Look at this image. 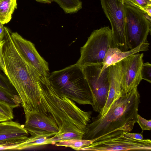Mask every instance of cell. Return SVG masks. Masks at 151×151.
<instances>
[{
	"instance_id": "1",
	"label": "cell",
	"mask_w": 151,
	"mask_h": 151,
	"mask_svg": "<svg viewBox=\"0 0 151 151\" xmlns=\"http://www.w3.org/2000/svg\"><path fill=\"white\" fill-rule=\"evenodd\" d=\"M2 54L5 74L20 98L22 106L26 105L47 78L40 73L24 58L15 46L11 30L4 27Z\"/></svg>"
},
{
	"instance_id": "2",
	"label": "cell",
	"mask_w": 151,
	"mask_h": 151,
	"mask_svg": "<svg viewBox=\"0 0 151 151\" xmlns=\"http://www.w3.org/2000/svg\"><path fill=\"white\" fill-rule=\"evenodd\" d=\"M140 98L137 88L128 93L123 94L105 114L92 118L82 139L92 141L117 129L129 133L137 122Z\"/></svg>"
},
{
	"instance_id": "3",
	"label": "cell",
	"mask_w": 151,
	"mask_h": 151,
	"mask_svg": "<svg viewBox=\"0 0 151 151\" xmlns=\"http://www.w3.org/2000/svg\"><path fill=\"white\" fill-rule=\"evenodd\" d=\"M47 79L61 96L80 104H93L92 95L82 68L76 64L52 72Z\"/></svg>"
},
{
	"instance_id": "4",
	"label": "cell",
	"mask_w": 151,
	"mask_h": 151,
	"mask_svg": "<svg viewBox=\"0 0 151 151\" xmlns=\"http://www.w3.org/2000/svg\"><path fill=\"white\" fill-rule=\"evenodd\" d=\"M112 47L111 30L109 26L93 30L81 48V56L76 64L81 67L103 64L105 55Z\"/></svg>"
},
{
	"instance_id": "5",
	"label": "cell",
	"mask_w": 151,
	"mask_h": 151,
	"mask_svg": "<svg viewBox=\"0 0 151 151\" xmlns=\"http://www.w3.org/2000/svg\"><path fill=\"white\" fill-rule=\"evenodd\" d=\"M89 146L81 150L150 151L151 141L150 139L139 140L126 136L122 130L117 129L105 134L92 140Z\"/></svg>"
},
{
	"instance_id": "6",
	"label": "cell",
	"mask_w": 151,
	"mask_h": 151,
	"mask_svg": "<svg viewBox=\"0 0 151 151\" xmlns=\"http://www.w3.org/2000/svg\"><path fill=\"white\" fill-rule=\"evenodd\" d=\"M126 31L129 49L147 42L151 30V16L137 7L124 2Z\"/></svg>"
},
{
	"instance_id": "7",
	"label": "cell",
	"mask_w": 151,
	"mask_h": 151,
	"mask_svg": "<svg viewBox=\"0 0 151 151\" xmlns=\"http://www.w3.org/2000/svg\"><path fill=\"white\" fill-rule=\"evenodd\" d=\"M102 8L111 27L112 47L122 51L129 49L124 20L123 0H100Z\"/></svg>"
},
{
	"instance_id": "8",
	"label": "cell",
	"mask_w": 151,
	"mask_h": 151,
	"mask_svg": "<svg viewBox=\"0 0 151 151\" xmlns=\"http://www.w3.org/2000/svg\"><path fill=\"white\" fill-rule=\"evenodd\" d=\"M102 66V64L82 68L92 95L91 106L93 110L99 114L106 104L109 88V67L101 70Z\"/></svg>"
},
{
	"instance_id": "9",
	"label": "cell",
	"mask_w": 151,
	"mask_h": 151,
	"mask_svg": "<svg viewBox=\"0 0 151 151\" xmlns=\"http://www.w3.org/2000/svg\"><path fill=\"white\" fill-rule=\"evenodd\" d=\"M11 36L15 47L25 60L39 73L47 78L50 74L48 64L39 54L34 44L17 32L11 31Z\"/></svg>"
},
{
	"instance_id": "10",
	"label": "cell",
	"mask_w": 151,
	"mask_h": 151,
	"mask_svg": "<svg viewBox=\"0 0 151 151\" xmlns=\"http://www.w3.org/2000/svg\"><path fill=\"white\" fill-rule=\"evenodd\" d=\"M144 54L136 53L124 59L122 64V87L124 93H128L137 86L142 80L141 71Z\"/></svg>"
},
{
	"instance_id": "11",
	"label": "cell",
	"mask_w": 151,
	"mask_h": 151,
	"mask_svg": "<svg viewBox=\"0 0 151 151\" xmlns=\"http://www.w3.org/2000/svg\"><path fill=\"white\" fill-rule=\"evenodd\" d=\"M25 129L31 135H43L52 137L60 131L57 124L52 119L34 110L24 108Z\"/></svg>"
},
{
	"instance_id": "12",
	"label": "cell",
	"mask_w": 151,
	"mask_h": 151,
	"mask_svg": "<svg viewBox=\"0 0 151 151\" xmlns=\"http://www.w3.org/2000/svg\"><path fill=\"white\" fill-rule=\"evenodd\" d=\"M24 125L11 120L0 122V145H19L29 137Z\"/></svg>"
},
{
	"instance_id": "13",
	"label": "cell",
	"mask_w": 151,
	"mask_h": 151,
	"mask_svg": "<svg viewBox=\"0 0 151 151\" xmlns=\"http://www.w3.org/2000/svg\"><path fill=\"white\" fill-rule=\"evenodd\" d=\"M121 61L109 66V88L108 98L103 109L99 115L105 114L114 102L124 94L122 87Z\"/></svg>"
},
{
	"instance_id": "14",
	"label": "cell",
	"mask_w": 151,
	"mask_h": 151,
	"mask_svg": "<svg viewBox=\"0 0 151 151\" xmlns=\"http://www.w3.org/2000/svg\"><path fill=\"white\" fill-rule=\"evenodd\" d=\"M149 45L148 42H146L132 49L124 51H122L117 47H110L104 58L101 70L132 55L140 52L148 51Z\"/></svg>"
},
{
	"instance_id": "15",
	"label": "cell",
	"mask_w": 151,
	"mask_h": 151,
	"mask_svg": "<svg viewBox=\"0 0 151 151\" xmlns=\"http://www.w3.org/2000/svg\"><path fill=\"white\" fill-rule=\"evenodd\" d=\"M85 132L74 124H71L63 128L59 133L51 137L52 145L60 141L70 139H81Z\"/></svg>"
},
{
	"instance_id": "16",
	"label": "cell",
	"mask_w": 151,
	"mask_h": 151,
	"mask_svg": "<svg viewBox=\"0 0 151 151\" xmlns=\"http://www.w3.org/2000/svg\"><path fill=\"white\" fill-rule=\"evenodd\" d=\"M17 0H0V22L3 24L10 21L17 8Z\"/></svg>"
},
{
	"instance_id": "17",
	"label": "cell",
	"mask_w": 151,
	"mask_h": 151,
	"mask_svg": "<svg viewBox=\"0 0 151 151\" xmlns=\"http://www.w3.org/2000/svg\"><path fill=\"white\" fill-rule=\"evenodd\" d=\"M50 137L43 135H31L19 145L17 150L29 149L48 144L52 145Z\"/></svg>"
},
{
	"instance_id": "18",
	"label": "cell",
	"mask_w": 151,
	"mask_h": 151,
	"mask_svg": "<svg viewBox=\"0 0 151 151\" xmlns=\"http://www.w3.org/2000/svg\"><path fill=\"white\" fill-rule=\"evenodd\" d=\"M93 142L91 140L85 139H70L61 140L56 143V146L69 147L76 150H81L82 148L87 147Z\"/></svg>"
},
{
	"instance_id": "19",
	"label": "cell",
	"mask_w": 151,
	"mask_h": 151,
	"mask_svg": "<svg viewBox=\"0 0 151 151\" xmlns=\"http://www.w3.org/2000/svg\"><path fill=\"white\" fill-rule=\"evenodd\" d=\"M62 8L66 14L77 12L82 8L80 0H53Z\"/></svg>"
},
{
	"instance_id": "20",
	"label": "cell",
	"mask_w": 151,
	"mask_h": 151,
	"mask_svg": "<svg viewBox=\"0 0 151 151\" xmlns=\"http://www.w3.org/2000/svg\"><path fill=\"white\" fill-rule=\"evenodd\" d=\"M0 101L7 103L13 109L19 106L22 103L19 96L13 95L0 88Z\"/></svg>"
},
{
	"instance_id": "21",
	"label": "cell",
	"mask_w": 151,
	"mask_h": 151,
	"mask_svg": "<svg viewBox=\"0 0 151 151\" xmlns=\"http://www.w3.org/2000/svg\"><path fill=\"white\" fill-rule=\"evenodd\" d=\"M124 2L134 6L151 16V0H123Z\"/></svg>"
},
{
	"instance_id": "22",
	"label": "cell",
	"mask_w": 151,
	"mask_h": 151,
	"mask_svg": "<svg viewBox=\"0 0 151 151\" xmlns=\"http://www.w3.org/2000/svg\"><path fill=\"white\" fill-rule=\"evenodd\" d=\"M0 88L13 95L19 96L14 88L6 75L2 73L0 69Z\"/></svg>"
},
{
	"instance_id": "23",
	"label": "cell",
	"mask_w": 151,
	"mask_h": 151,
	"mask_svg": "<svg viewBox=\"0 0 151 151\" xmlns=\"http://www.w3.org/2000/svg\"><path fill=\"white\" fill-rule=\"evenodd\" d=\"M0 113L6 117L9 120L14 118L13 109L7 103L0 101Z\"/></svg>"
},
{
	"instance_id": "24",
	"label": "cell",
	"mask_w": 151,
	"mask_h": 151,
	"mask_svg": "<svg viewBox=\"0 0 151 151\" xmlns=\"http://www.w3.org/2000/svg\"><path fill=\"white\" fill-rule=\"evenodd\" d=\"M151 65L149 62L143 63L142 66L141 75L142 80L151 83Z\"/></svg>"
},
{
	"instance_id": "25",
	"label": "cell",
	"mask_w": 151,
	"mask_h": 151,
	"mask_svg": "<svg viewBox=\"0 0 151 151\" xmlns=\"http://www.w3.org/2000/svg\"><path fill=\"white\" fill-rule=\"evenodd\" d=\"M138 123L143 132L145 130H150L151 129V120H147L138 114L137 116Z\"/></svg>"
},
{
	"instance_id": "26",
	"label": "cell",
	"mask_w": 151,
	"mask_h": 151,
	"mask_svg": "<svg viewBox=\"0 0 151 151\" xmlns=\"http://www.w3.org/2000/svg\"><path fill=\"white\" fill-rule=\"evenodd\" d=\"M4 42V39L0 40V68L5 74V68L2 54V47Z\"/></svg>"
},
{
	"instance_id": "27",
	"label": "cell",
	"mask_w": 151,
	"mask_h": 151,
	"mask_svg": "<svg viewBox=\"0 0 151 151\" xmlns=\"http://www.w3.org/2000/svg\"><path fill=\"white\" fill-rule=\"evenodd\" d=\"M124 134L127 136L131 138L139 140L144 139L143 135L142 134L126 133L124 132Z\"/></svg>"
},
{
	"instance_id": "28",
	"label": "cell",
	"mask_w": 151,
	"mask_h": 151,
	"mask_svg": "<svg viewBox=\"0 0 151 151\" xmlns=\"http://www.w3.org/2000/svg\"><path fill=\"white\" fill-rule=\"evenodd\" d=\"M3 24L0 22V40L3 39L4 35V29Z\"/></svg>"
},
{
	"instance_id": "29",
	"label": "cell",
	"mask_w": 151,
	"mask_h": 151,
	"mask_svg": "<svg viewBox=\"0 0 151 151\" xmlns=\"http://www.w3.org/2000/svg\"><path fill=\"white\" fill-rule=\"evenodd\" d=\"M37 1L44 4H49L51 3L53 1V0H35Z\"/></svg>"
},
{
	"instance_id": "30",
	"label": "cell",
	"mask_w": 151,
	"mask_h": 151,
	"mask_svg": "<svg viewBox=\"0 0 151 151\" xmlns=\"http://www.w3.org/2000/svg\"><path fill=\"white\" fill-rule=\"evenodd\" d=\"M9 120L6 117L0 113V122Z\"/></svg>"
}]
</instances>
